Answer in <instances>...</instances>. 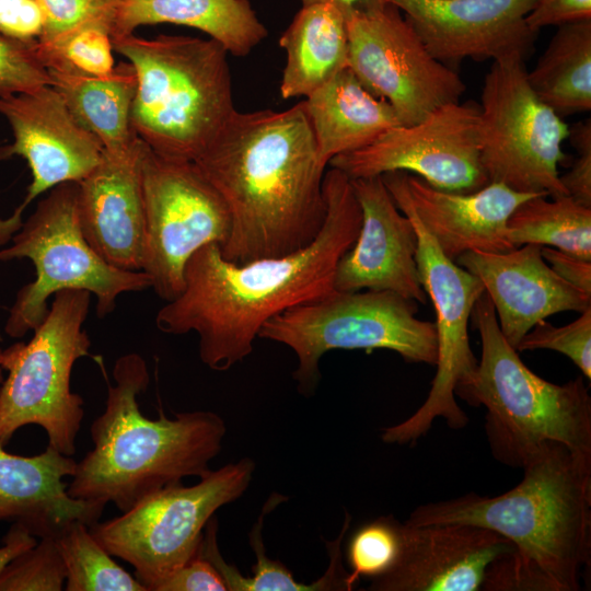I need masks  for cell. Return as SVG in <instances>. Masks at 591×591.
Masks as SVG:
<instances>
[{
  "label": "cell",
  "mask_w": 591,
  "mask_h": 591,
  "mask_svg": "<svg viewBox=\"0 0 591 591\" xmlns=\"http://www.w3.org/2000/svg\"><path fill=\"white\" fill-rule=\"evenodd\" d=\"M323 187L325 221L308 246L242 265L223 258L217 243L200 247L185 265L183 291L158 311L157 327L195 332L202 363L225 371L253 351L269 320L333 292L337 263L355 243L362 216L341 171H326Z\"/></svg>",
  "instance_id": "cell-1"
},
{
  "label": "cell",
  "mask_w": 591,
  "mask_h": 591,
  "mask_svg": "<svg viewBox=\"0 0 591 591\" xmlns=\"http://www.w3.org/2000/svg\"><path fill=\"white\" fill-rule=\"evenodd\" d=\"M224 200L231 231L220 252L242 265L308 246L326 217L323 165L303 101L235 111L194 161Z\"/></svg>",
  "instance_id": "cell-2"
},
{
  "label": "cell",
  "mask_w": 591,
  "mask_h": 591,
  "mask_svg": "<svg viewBox=\"0 0 591 591\" xmlns=\"http://www.w3.org/2000/svg\"><path fill=\"white\" fill-rule=\"evenodd\" d=\"M521 468L522 480L502 495L422 505L406 522L470 524L512 543L486 569L483 591H578L591 559V456L545 441Z\"/></svg>",
  "instance_id": "cell-3"
},
{
  "label": "cell",
  "mask_w": 591,
  "mask_h": 591,
  "mask_svg": "<svg viewBox=\"0 0 591 591\" xmlns=\"http://www.w3.org/2000/svg\"><path fill=\"white\" fill-rule=\"evenodd\" d=\"M113 379L114 384L106 381L105 409L90 427L93 448L77 462L69 496L103 507L113 502L125 512L163 487L211 471L227 432L218 414L179 412L169 418L160 409L157 419L143 416L138 396L150 375L139 354L117 358Z\"/></svg>",
  "instance_id": "cell-4"
},
{
  "label": "cell",
  "mask_w": 591,
  "mask_h": 591,
  "mask_svg": "<svg viewBox=\"0 0 591 591\" xmlns=\"http://www.w3.org/2000/svg\"><path fill=\"white\" fill-rule=\"evenodd\" d=\"M111 39L136 71L131 124L138 138L160 155L195 161L236 111L229 53L210 37Z\"/></svg>",
  "instance_id": "cell-5"
},
{
  "label": "cell",
  "mask_w": 591,
  "mask_h": 591,
  "mask_svg": "<svg viewBox=\"0 0 591 591\" xmlns=\"http://www.w3.org/2000/svg\"><path fill=\"white\" fill-rule=\"evenodd\" d=\"M471 321L480 336L482 358L455 395L486 407L485 428L494 457L521 467L545 441L591 456V397L583 378L560 385L532 372L503 337L485 291Z\"/></svg>",
  "instance_id": "cell-6"
},
{
  "label": "cell",
  "mask_w": 591,
  "mask_h": 591,
  "mask_svg": "<svg viewBox=\"0 0 591 591\" xmlns=\"http://www.w3.org/2000/svg\"><path fill=\"white\" fill-rule=\"evenodd\" d=\"M45 320L27 341L1 354L8 372L0 389V445L26 425L42 427L48 445L72 456L84 418V401L71 391L74 363L90 356L91 340L83 324L91 293L65 289L53 296Z\"/></svg>",
  "instance_id": "cell-7"
},
{
  "label": "cell",
  "mask_w": 591,
  "mask_h": 591,
  "mask_svg": "<svg viewBox=\"0 0 591 591\" xmlns=\"http://www.w3.org/2000/svg\"><path fill=\"white\" fill-rule=\"evenodd\" d=\"M0 250V262L28 258L36 277L23 286L5 322L4 332L21 338L46 317L48 299L65 289L86 290L96 298V314L112 313L125 292L151 288L142 270H123L106 263L84 239L78 217V182L62 183L39 200Z\"/></svg>",
  "instance_id": "cell-8"
},
{
  "label": "cell",
  "mask_w": 591,
  "mask_h": 591,
  "mask_svg": "<svg viewBox=\"0 0 591 591\" xmlns=\"http://www.w3.org/2000/svg\"><path fill=\"white\" fill-rule=\"evenodd\" d=\"M416 301L392 291L334 290L276 315L258 337L289 347L298 358L293 378L311 395L321 378L318 363L335 349H387L405 361L436 366L438 339L432 322L416 317Z\"/></svg>",
  "instance_id": "cell-9"
},
{
  "label": "cell",
  "mask_w": 591,
  "mask_h": 591,
  "mask_svg": "<svg viewBox=\"0 0 591 591\" xmlns=\"http://www.w3.org/2000/svg\"><path fill=\"white\" fill-rule=\"evenodd\" d=\"M254 471L255 462L243 457L210 471L196 485L163 487L121 515L95 522L90 531L112 556L134 567L148 591H155L198 555L206 524L246 491Z\"/></svg>",
  "instance_id": "cell-10"
},
{
  "label": "cell",
  "mask_w": 591,
  "mask_h": 591,
  "mask_svg": "<svg viewBox=\"0 0 591 591\" xmlns=\"http://www.w3.org/2000/svg\"><path fill=\"white\" fill-rule=\"evenodd\" d=\"M569 134L563 117L533 92L524 59L493 61L478 105L479 157L489 182L566 196L558 165L566 159L563 143Z\"/></svg>",
  "instance_id": "cell-11"
},
{
  "label": "cell",
  "mask_w": 591,
  "mask_h": 591,
  "mask_svg": "<svg viewBox=\"0 0 591 591\" xmlns=\"http://www.w3.org/2000/svg\"><path fill=\"white\" fill-rule=\"evenodd\" d=\"M381 177L397 208L415 228L418 274L437 316V372L429 394L417 412L384 428L381 436L386 443L407 444L426 434L438 417L451 429L466 426L468 418L457 405L455 393L470 382L477 367L467 331L474 304L485 289L475 275L448 258L424 228L408 199L404 172H389Z\"/></svg>",
  "instance_id": "cell-12"
},
{
  "label": "cell",
  "mask_w": 591,
  "mask_h": 591,
  "mask_svg": "<svg viewBox=\"0 0 591 591\" xmlns=\"http://www.w3.org/2000/svg\"><path fill=\"white\" fill-rule=\"evenodd\" d=\"M144 209L142 267L164 301L184 289V269L200 247H221L231 231L229 209L194 161L160 155L144 142L141 159Z\"/></svg>",
  "instance_id": "cell-13"
},
{
  "label": "cell",
  "mask_w": 591,
  "mask_h": 591,
  "mask_svg": "<svg viewBox=\"0 0 591 591\" xmlns=\"http://www.w3.org/2000/svg\"><path fill=\"white\" fill-rule=\"evenodd\" d=\"M347 67L399 124L414 125L437 108L460 102L466 86L454 68L437 60L392 3L346 14Z\"/></svg>",
  "instance_id": "cell-14"
},
{
  "label": "cell",
  "mask_w": 591,
  "mask_h": 591,
  "mask_svg": "<svg viewBox=\"0 0 591 591\" xmlns=\"http://www.w3.org/2000/svg\"><path fill=\"white\" fill-rule=\"evenodd\" d=\"M328 165L350 179L403 171L456 193L489 183L479 157L478 105L473 102L449 103L414 125L392 127L370 144L336 155Z\"/></svg>",
  "instance_id": "cell-15"
},
{
  "label": "cell",
  "mask_w": 591,
  "mask_h": 591,
  "mask_svg": "<svg viewBox=\"0 0 591 591\" xmlns=\"http://www.w3.org/2000/svg\"><path fill=\"white\" fill-rule=\"evenodd\" d=\"M0 114L9 121L13 142L0 147V161L13 155L26 160L32 183L14 212L0 219V245L22 227V215L43 193L66 182L83 179L101 161V141L71 115L50 85L0 97Z\"/></svg>",
  "instance_id": "cell-16"
},
{
  "label": "cell",
  "mask_w": 591,
  "mask_h": 591,
  "mask_svg": "<svg viewBox=\"0 0 591 591\" xmlns=\"http://www.w3.org/2000/svg\"><path fill=\"white\" fill-rule=\"evenodd\" d=\"M397 7L428 51L453 65L519 57L525 60L536 33L526 16L536 0H384Z\"/></svg>",
  "instance_id": "cell-17"
},
{
  "label": "cell",
  "mask_w": 591,
  "mask_h": 591,
  "mask_svg": "<svg viewBox=\"0 0 591 591\" xmlns=\"http://www.w3.org/2000/svg\"><path fill=\"white\" fill-rule=\"evenodd\" d=\"M350 184L361 208V225L337 263L334 289L392 291L426 304L412 221L397 208L381 176L352 178Z\"/></svg>",
  "instance_id": "cell-18"
},
{
  "label": "cell",
  "mask_w": 591,
  "mask_h": 591,
  "mask_svg": "<svg viewBox=\"0 0 591 591\" xmlns=\"http://www.w3.org/2000/svg\"><path fill=\"white\" fill-rule=\"evenodd\" d=\"M507 538L459 523L401 525L394 565L371 579L372 591H478L488 566L512 553Z\"/></svg>",
  "instance_id": "cell-19"
},
{
  "label": "cell",
  "mask_w": 591,
  "mask_h": 591,
  "mask_svg": "<svg viewBox=\"0 0 591 591\" xmlns=\"http://www.w3.org/2000/svg\"><path fill=\"white\" fill-rule=\"evenodd\" d=\"M541 250L542 245L524 244L501 253L471 251L455 260L482 281L500 331L514 349L547 316L564 311L581 313L591 306V296L561 279Z\"/></svg>",
  "instance_id": "cell-20"
},
{
  "label": "cell",
  "mask_w": 591,
  "mask_h": 591,
  "mask_svg": "<svg viewBox=\"0 0 591 591\" xmlns=\"http://www.w3.org/2000/svg\"><path fill=\"white\" fill-rule=\"evenodd\" d=\"M142 149L140 139L127 152L104 151L100 163L78 182V217L84 239L106 263L123 270L142 267Z\"/></svg>",
  "instance_id": "cell-21"
},
{
  "label": "cell",
  "mask_w": 591,
  "mask_h": 591,
  "mask_svg": "<svg viewBox=\"0 0 591 591\" xmlns=\"http://www.w3.org/2000/svg\"><path fill=\"white\" fill-rule=\"evenodd\" d=\"M404 181L421 224L453 262L471 251L501 253L515 248L508 239L507 221L523 201L541 195L517 192L497 182L471 193L448 192L406 172Z\"/></svg>",
  "instance_id": "cell-22"
},
{
  "label": "cell",
  "mask_w": 591,
  "mask_h": 591,
  "mask_svg": "<svg viewBox=\"0 0 591 591\" xmlns=\"http://www.w3.org/2000/svg\"><path fill=\"white\" fill-rule=\"evenodd\" d=\"M76 466L71 456L48 444L34 456L12 454L0 445V521L21 523L37 538L56 536L73 521L97 522L105 507L67 491L65 478Z\"/></svg>",
  "instance_id": "cell-23"
},
{
  "label": "cell",
  "mask_w": 591,
  "mask_h": 591,
  "mask_svg": "<svg viewBox=\"0 0 591 591\" xmlns=\"http://www.w3.org/2000/svg\"><path fill=\"white\" fill-rule=\"evenodd\" d=\"M39 57L50 76V86L62 97L74 119L111 154L135 148L140 139L131 124L137 90L136 71L130 62H119L104 76H92L56 55Z\"/></svg>",
  "instance_id": "cell-24"
},
{
  "label": "cell",
  "mask_w": 591,
  "mask_h": 591,
  "mask_svg": "<svg viewBox=\"0 0 591 591\" xmlns=\"http://www.w3.org/2000/svg\"><path fill=\"white\" fill-rule=\"evenodd\" d=\"M317 157L328 165L336 155L359 150L399 120L392 106L371 94L346 67L303 101Z\"/></svg>",
  "instance_id": "cell-25"
},
{
  "label": "cell",
  "mask_w": 591,
  "mask_h": 591,
  "mask_svg": "<svg viewBox=\"0 0 591 591\" xmlns=\"http://www.w3.org/2000/svg\"><path fill=\"white\" fill-rule=\"evenodd\" d=\"M161 23L197 28L235 57L248 55L268 35L248 0H121L111 38Z\"/></svg>",
  "instance_id": "cell-26"
},
{
  "label": "cell",
  "mask_w": 591,
  "mask_h": 591,
  "mask_svg": "<svg viewBox=\"0 0 591 591\" xmlns=\"http://www.w3.org/2000/svg\"><path fill=\"white\" fill-rule=\"evenodd\" d=\"M279 46L286 53L281 97H306L347 67L346 15L332 3L302 5Z\"/></svg>",
  "instance_id": "cell-27"
},
{
  "label": "cell",
  "mask_w": 591,
  "mask_h": 591,
  "mask_svg": "<svg viewBox=\"0 0 591 591\" xmlns=\"http://www.w3.org/2000/svg\"><path fill=\"white\" fill-rule=\"evenodd\" d=\"M528 81L560 117L591 109V20L557 26Z\"/></svg>",
  "instance_id": "cell-28"
},
{
  "label": "cell",
  "mask_w": 591,
  "mask_h": 591,
  "mask_svg": "<svg viewBox=\"0 0 591 591\" xmlns=\"http://www.w3.org/2000/svg\"><path fill=\"white\" fill-rule=\"evenodd\" d=\"M269 510L266 505L250 534V543L256 555V563L252 567L253 575L251 577L242 576L237 568L225 563L221 556L217 544V519L212 517L206 524L198 554L217 569L225 583L227 591H347L346 580L348 573L341 566L340 553V544L346 530H341L336 541L326 544L329 566L325 573L312 583L298 582L288 568L266 555L262 529L264 515Z\"/></svg>",
  "instance_id": "cell-29"
},
{
  "label": "cell",
  "mask_w": 591,
  "mask_h": 591,
  "mask_svg": "<svg viewBox=\"0 0 591 591\" xmlns=\"http://www.w3.org/2000/svg\"><path fill=\"white\" fill-rule=\"evenodd\" d=\"M541 194L523 201L509 217L507 233L513 247L538 244L591 260V208L569 196Z\"/></svg>",
  "instance_id": "cell-30"
},
{
  "label": "cell",
  "mask_w": 591,
  "mask_h": 591,
  "mask_svg": "<svg viewBox=\"0 0 591 591\" xmlns=\"http://www.w3.org/2000/svg\"><path fill=\"white\" fill-rule=\"evenodd\" d=\"M56 542L66 567L67 591H148L112 558L83 521L65 526Z\"/></svg>",
  "instance_id": "cell-31"
},
{
  "label": "cell",
  "mask_w": 591,
  "mask_h": 591,
  "mask_svg": "<svg viewBox=\"0 0 591 591\" xmlns=\"http://www.w3.org/2000/svg\"><path fill=\"white\" fill-rule=\"evenodd\" d=\"M47 14L40 54H58L77 34L85 30L112 33L121 0H39Z\"/></svg>",
  "instance_id": "cell-32"
},
{
  "label": "cell",
  "mask_w": 591,
  "mask_h": 591,
  "mask_svg": "<svg viewBox=\"0 0 591 591\" xmlns=\"http://www.w3.org/2000/svg\"><path fill=\"white\" fill-rule=\"evenodd\" d=\"M401 525L393 517H381L362 525L348 545L347 591L361 577L373 579L386 572L395 563L401 546Z\"/></svg>",
  "instance_id": "cell-33"
},
{
  "label": "cell",
  "mask_w": 591,
  "mask_h": 591,
  "mask_svg": "<svg viewBox=\"0 0 591 591\" xmlns=\"http://www.w3.org/2000/svg\"><path fill=\"white\" fill-rule=\"evenodd\" d=\"M65 582L66 567L56 536H44L1 572L0 591H61Z\"/></svg>",
  "instance_id": "cell-34"
},
{
  "label": "cell",
  "mask_w": 591,
  "mask_h": 591,
  "mask_svg": "<svg viewBox=\"0 0 591 591\" xmlns=\"http://www.w3.org/2000/svg\"><path fill=\"white\" fill-rule=\"evenodd\" d=\"M549 349L567 356L591 379V306L565 326H554L544 320L534 325L520 340L515 350Z\"/></svg>",
  "instance_id": "cell-35"
},
{
  "label": "cell",
  "mask_w": 591,
  "mask_h": 591,
  "mask_svg": "<svg viewBox=\"0 0 591 591\" xmlns=\"http://www.w3.org/2000/svg\"><path fill=\"white\" fill-rule=\"evenodd\" d=\"M37 40L23 42L0 34V97L50 85Z\"/></svg>",
  "instance_id": "cell-36"
},
{
  "label": "cell",
  "mask_w": 591,
  "mask_h": 591,
  "mask_svg": "<svg viewBox=\"0 0 591 591\" xmlns=\"http://www.w3.org/2000/svg\"><path fill=\"white\" fill-rule=\"evenodd\" d=\"M112 50L113 45L108 33L85 30L73 36L58 54L42 55L60 56L84 73L104 76L115 67Z\"/></svg>",
  "instance_id": "cell-37"
},
{
  "label": "cell",
  "mask_w": 591,
  "mask_h": 591,
  "mask_svg": "<svg viewBox=\"0 0 591 591\" xmlns=\"http://www.w3.org/2000/svg\"><path fill=\"white\" fill-rule=\"evenodd\" d=\"M569 139L577 151V158L570 170L560 175V181L569 197L591 208V120L570 127Z\"/></svg>",
  "instance_id": "cell-38"
},
{
  "label": "cell",
  "mask_w": 591,
  "mask_h": 591,
  "mask_svg": "<svg viewBox=\"0 0 591 591\" xmlns=\"http://www.w3.org/2000/svg\"><path fill=\"white\" fill-rule=\"evenodd\" d=\"M47 14L39 0H0V34L23 42L38 40Z\"/></svg>",
  "instance_id": "cell-39"
},
{
  "label": "cell",
  "mask_w": 591,
  "mask_h": 591,
  "mask_svg": "<svg viewBox=\"0 0 591 591\" xmlns=\"http://www.w3.org/2000/svg\"><path fill=\"white\" fill-rule=\"evenodd\" d=\"M155 591H227L217 569L199 554L164 579Z\"/></svg>",
  "instance_id": "cell-40"
},
{
  "label": "cell",
  "mask_w": 591,
  "mask_h": 591,
  "mask_svg": "<svg viewBox=\"0 0 591 591\" xmlns=\"http://www.w3.org/2000/svg\"><path fill=\"white\" fill-rule=\"evenodd\" d=\"M583 20H591V0H536L526 16L529 27L535 33L546 26Z\"/></svg>",
  "instance_id": "cell-41"
},
{
  "label": "cell",
  "mask_w": 591,
  "mask_h": 591,
  "mask_svg": "<svg viewBox=\"0 0 591 591\" xmlns=\"http://www.w3.org/2000/svg\"><path fill=\"white\" fill-rule=\"evenodd\" d=\"M541 254L561 279L591 296V260L549 246H542Z\"/></svg>",
  "instance_id": "cell-42"
},
{
  "label": "cell",
  "mask_w": 591,
  "mask_h": 591,
  "mask_svg": "<svg viewBox=\"0 0 591 591\" xmlns=\"http://www.w3.org/2000/svg\"><path fill=\"white\" fill-rule=\"evenodd\" d=\"M0 546V575L19 555L37 543V537L21 523L13 522Z\"/></svg>",
  "instance_id": "cell-43"
},
{
  "label": "cell",
  "mask_w": 591,
  "mask_h": 591,
  "mask_svg": "<svg viewBox=\"0 0 591 591\" xmlns=\"http://www.w3.org/2000/svg\"><path fill=\"white\" fill-rule=\"evenodd\" d=\"M302 5L314 3H332L339 8L345 15L352 10H367L383 4L384 0H299Z\"/></svg>",
  "instance_id": "cell-44"
},
{
  "label": "cell",
  "mask_w": 591,
  "mask_h": 591,
  "mask_svg": "<svg viewBox=\"0 0 591 591\" xmlns=\"http://www.w3.org/2000/svg\"><path fill=\"white\" fill-rule=\"evenodd\" d=\"M1 354H2V349L0 348V359H1ZM3 380H4V376H3V369H2L1 362H0V389H1V385H2Z\"/></svg>",
  "instance_id": "cell-45"
},
{
  "label": "cell",
  "mask_w": 591,
  "mask_h": 591,
  "mask_svg": "<svg viewBox=\"0 0 591 591\" xmlns=\"http://www.w3.org/2000/svg\"><path fill=\"white\" fill-rule=\"evenodd\" d=\"M0 340H1V335H0Z\"/></svg>",
  "instance_id": "cell-46"
}]
</instances>
